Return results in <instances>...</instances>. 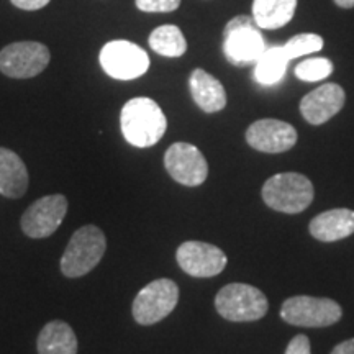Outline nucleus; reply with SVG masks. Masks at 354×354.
<instances>
[{"instance_id": "obj_1", "label": "nucleus", "mask_w": 354, "mask_h": 354, "mask_svg": "<svg viewBox=\"0 0 354 354\" xmlns=\"http://www.w3.org/2000/svg\"><path fill=\"white\" fill-rule=\"evenodd\" d=\"M120 127L128 143L136 148H149L165 136L167 120L153 99L135 97L123 105Z\"/></svg>"}, {"instance_id": "obj_2", "label": "nucleus", "mask_w": 354, "mask_h": 354, "mask_svg": "<svg viewBox=\"0 0 354 354\" xmlns=\"http://www.w3.org/2000/svg\"><path fill=\"white\" fill-rule=\"evenodd\" d=\"M107 250L105 234L95 225H86L71 236L61 258V272L66 277H82L95 269Z\"/></svg>"}, {"instance_id": "obj_3", "label": "nucleus", "mask_w": 354, "mask_h": 354, "mask_svg": "<svg viewBox=\"0 0 354 354\" xmlns=\"http://www.w3.org/2000/svg\"><path fill=\"white\" fill-rule=\"evenodd\" d=\"M263 201L282 214H300L313 201V184L304 174L282 172L266 180Z\"/></svg>"}, {"instance_id": "obj_4", "label": "nucleus", "mask_w": 354, "mask_h": 354, "mask_svg": "<svg viewBox=\"0 0 354 354\" xmlns=\"http://www.w3.org/2000/svg\"><path fill=\"white\" fill-rule=\"evenodd\" d=\"M264 51L263 32L253 15H240L228 21L223 32V53L230 63L234 66L256 63Z\"/></svg>"}, {"instance_id": "obj_5", "label": "nucleus", "mask_w": 354, "mask_h": 354, "mask_svg": "<svg viewBox=\"0 0 354 354\" xmlns=\"http://www.w3.org/2000/svg\"><path fill=\"white\" fill-rule=\"evenodd\" d=\"M215 308L228 322H256L268 313L269 304L253 286L228 284L216 294Z\"/></svg>"}, {"instance_id": "obj_6", "label": "nucleus", "mask_w": 354, "mask_h": 354, "mask_svg": "<svg viewBox=\"0 0 354 354\" xmlns=\"http://www.w3.org/2000/svg\"><path fill=\"white\" fill-rule=\"evenodd\" d=\"M179 302V287L171 279H156L138 292L133 300V318L140 325L165 320Z\"/></svg>"}, {"instance_id": "obj_7", "label": "nucleus", "mask_w": 354, "mask_h": 354, "mask_svg": "<svg viewBox=\"0 0 354 354\" xmlns=\"http://www.w3.org/2000/svg\"><path fill=\"white\" fill-rule=\"evenodd\" d=\"M342 305L331 299L297 295L287 299L281 307L282 320L295 326L323 328L342 320Z\"/></svg>"}, {"instance_id": "obj_8", "label": "nucleus", "mask_w": 354, "mask_h": 354, "mask_svg": "<svg viewBox=\"0 0 354 354\" xmlns=\"http://www.w3.org/2000/svg\"><path fill=\"white\" fill-rule=\"evenodd\" d=\"M100 64L110 77L118 81H131L148 71L149 56L138 44L115 39L102 48Z\"/></svg>"}, {"instance_id": "obj_9", "label": "nucleus", "mask_w": 354, "mask_h": 354, "mask_svg": "<svg viewBox=\"0 0 354 354\" xmlns=\"http://www.w3.org/2000/svg\"><path fill=\"white\" fill-rule=\"evenodd\" d=\"M51 53L38 41L12 43L0 51V71L13 79H30L50 64Z\"/></svg>"}, {"instance_id": "obj_10", "label": "nucleus", "mask_w": 354, "mask_h": 354, "mask_svg": "<svg viewBox=\"0 0 354 354\" xmlns=\"http://www.w3.org/2000/svg\"><path fill=\"white\" fill-rule=\"evenodd\" d=\"M66 212H68V198L61 194L38 198L21 215V230L33 240H43L51 236L61 227Z\"/></svg>"}, {"instance_id": "obj_11", "label": "nucleus", "mask_w": 354, "mask_h": 354, "mask_svg": "<svg viewBox=\"0 0 354 354\" xmlns=\"http://www.w3.org/2000/svg\"><path fill=\"white\" fill-rule=\"evenodd\" d=\"M166 171L176 183L197 187L205 183L209 176V165L201 149L189 143H174L165 154Z\"/></svg>"}, {"instance_id": "obj_12", "label": "nucleus", "mask_w": 354, "mask_h": 354, "mask_svg": "<svg viewBox=\"0 0 354 354\" xmlns=\"http://www.w3.org/2000/svg\"><path fill=\"white\" fill-rule=\"evenodd\" d=\"M177 264L192 277H214L223 271L227 254L210 243L185 241L177 248Z\"/></svg>"}, {"instance_id": "obj_13", "label": "nucleus", "mask_w": 354, "mask_h": 354, "mask_svg": "<svg viewBox=\"0 0 354 354\" xmlns=\"http://www.w3.org/2000/svg\"><path fill=\"white\" fill-rule=\"evenodd\" d=\"M246 141L263 153H284L297 143V130L290 123L263 118L248 128Z\"/></svg>"}, {"instance_id": "obj_14", "label": "nucleus", "mask_w": 354, "mask_h": 354, "mask_svg": "<svg viewBox=\"0 0 354 354\" xmlns=\"http://www.w3.org/2000/svg\"><path fill=\"white\" fill-rule=\"evenodd\" d=\"M344 91L338 84H323L300 102V112L312 125H322L333 118L344 105Z\"/></svg>"}, {"instance_id": "obj_15", "label": "nucleus", "mask_w": 354, "mask_h": 354, "mask_svg": "<svg viewBox=\"0 0 354 354\" xmlns=\"http://www.w3.org/2000/svg\"><path fill=\"white\" fill-rule=\"evenodd\" d=\"M190 94L203 112L215 113L227 105V92L223 84L203 69H194L189 79Z\"/></svg>"}, {"instance_id": "obj_16", "label": "nucleus", "mask_w": 354, "mask_h": 354, "mask_svg": "<svg viewBox=\"0 0 354 354\" xmlns=\"http://www.w3.org/2000/svg\"><path fill=\"white\" fill-rule=\"evenodd\" d=\"M354 233V212L333 209L317 215L310 221V234L315 240L331 243L348 238Z\"/></svg>"}, {"instance_id": "obj_17", "label": "nucleus", "mask_w": 354, "mask_h": 354, "mask_svg": "<svg viewBox=\"0 0 354 354\" xmlns=\"http://www.w3.org/2000/svg\"><path fill=\"white\" fill-rule=\"evenodd\" d=\"M28 189V171L17 153L0 148V194L7 198H20Z\"/></svg>"}, {"instance_id": "obj_18", "label": "nucleus", "mask_w": 354, "mask_h": 354, "mask_svg": "<svg viewBox=\"0 0 354 354\" xmlns=\"http://www.w3.org/2000/svg\"><path fill=\"white\" fill-rule=\"evenodd\" d=\"M38 354H77V338L66 322L46 323L37 342Z\"/></svg>"}, {"instance_id": "obj_19", "label": "nucleus", "mask_w": 354, "mask_h": 354, "mask_svg": "<svg viewBox=\"0 0 354 354\" xmlns=\"http://www.w3.org/2000/svg\"><path fill=\"white\" fill-rule=\"evenodd\" d=\"M297 0H254L253 19L261 30H277L294 19Z\"/></svg>"}, {"instance_id": "obj_20", "label": "nucleus", "mask_w": 354, "mask_h": 354, "mask_svg": "<svg viewBox=\"0 0 354 354\" xmlns=\"http://www.w3.org/2000/svg\"><path fill=\"white\" fill-rule=\"evenodd\" d=\"M287 63H289V59H287L286 53L282 51V46L268 48L256 61V81L263 86H274V84L281 82V79L286 74Z\"/></svg>"}, {"instance_id": "obj_21", "label": "nucleus", "mask_w": 354, "mask_h": 354, "mask_svg": "<svg viewBox=\"0 0 354 354\" xmlns=\"http://www.w3.org/2000/svg\"><path fill=\"white\" fill-rule=\"evenodd\" d=\"M149 48L158 55L166 57H179L187 51V41L179 26L162 25L149 35Z\"/></svg>"}, {"instance_id": "obj_22", "label": "nucleus", "mask_w": 354, "mask_h": 354, "mask_svg": "<svg viewBox=\"0 0 354 354\" xmlns=\"http://www.w3.org/2000/svg\"><path fill=\"white\" fill-rule=\"evenodd\" d=\"M323 48V38L315 33H300L292 37L284 46L282 51L286 53L287 59H295V57L307 56L310 53H318Z\"/></svg>"}, {"instance_id": "obj_23", "label": "nucleus", "mask_w": 354, "mask_h": 354, "mask_svg": "<svg viewBox=\"0 0 354 354\" xmlns=\"http://www.w3.org/2000/svg\"><path fill=\"white\" fill-rule=\"evenodd\" d=\"M333 73V63L326 57H310L295 68V76L305 82H317Z\"/></svg>"}, {"instance_id": "obj_24", "label": "nucleus", "mask_w": 354, "mask_h": 354, "mask_svg": "<svg viewBox=\"0 0 354 354\" xmlns=\"http://www.w3.org/2000/svg\"><path fill=\"white\" fill-rule=\"evenodd\" d=\"M136 7L146 13H167L179 8L180 0H135Z\"/></svg>"}, {"instance_id": "obj_25", "label": "nucleus", "mask_w": 354, "mask_h": 354, "mask_svg": "<svg viewBox=\"0 0 354 354\" xmlns=\"http://www.w3.org/2000/svg\"><path fill=\"white\" fill-rule=\"evenodd\" d=\"M284 354H312L310 339L305 335H297L289 344H287Z\"/></svg>"}, {"instance_id": "obj_26", "label": "nucleus", "mask_w": 354, "mask_h": 354, "mask_svg": "<svg viewBox=\"0 0 354 354\" xmlns=\"http://www.w3.org/2000/svg\"><path fill=\"white\" fill-rule=\"evenodd\" d=\"M50 2L51 0H12L13 6L21 8V10H39Z\"/></svg>"}, {"instance_id": "obj_27", "label": "nucleus", "mask_w": 354, "mask_h": 354, "mask_svg": "<svg viewBox=\"0 0 354 354\" xmlns=\"http://www.w3.org/2000/svg\"><path fill=\"white\" fill-rule=\"evenodd\" d=\"M331 354H354V338L336 344Z\"/></svg>"}, {"instance_id": "obj_28", "label": "nucleus", "mask_w": 354, "mask_h": 354, "mask_svg": "<svg viewBox=\"0 0 354 354\" xmlns=\"http://www.w3.org/2000/svg\"><path fill=\"white\" fill-rule=\"evenodd\" d=\"M335 3L342 8H353L354 0H335Z\"/></svg>"}]
</instances>
